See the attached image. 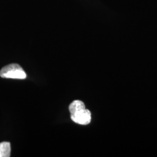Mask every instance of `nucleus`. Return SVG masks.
<instances>
[{
  "label": "nucleus",
  "instance_id": "1",
  "mask_svg": "<svg viewBox=\"0 0 157 157\" xmlns=\"http://www.w3.org/2000/svg\"><path fill=\"white\" fill-rule=\"evenodd\" d=\"M71 113V119L76 124L87 125L91 121V113L87 109L84 103L81 101H74L68 107Z\"/></svg>",
  "mask_w": 157,
  "mask_h": 157
},
{
  "label": "nucleus",
  "instance_id": "2",
  "mask_svg": "<svg viewBox=\"0 0 157 157\" xmlns=\"http://www.w3.org/2000/svg\"><path fill=\"white\" fill-rule=\"evenodd\" d=\"M0 76L5 78L24 79L26 78V74L20 65L12 63L2 68L0 71Z\"/></svg>",
  "mask_w": 157,
  "mask_h": 157
},
{
  "label": "nucleus",
  "instance_id": "3",
  "mask_svg": "<svg viewBox=\"0 0 157 157\" xmlns=\"http://www.w3.org/2000/svg\"><path fill=\"white\" fill-rule=\"evenodd\" d=\"M11 154V146L9 142L0 143V157H9Z\"/></svg>",
  "mask_w": 157,
  "mask_h": 157
}]
</instances>
